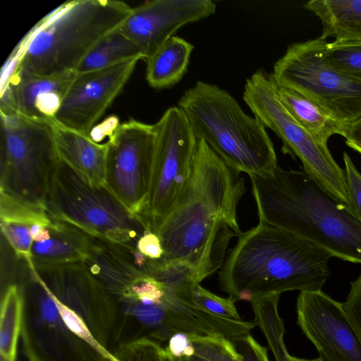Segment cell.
<instances>
[{
    "label": "cell",
    "mask_w": 361,
    "mask_h": 361,
    "mask_svg": "<svg viewBox=\"0 0 361 361\" xmlns=\"http://www.w3.org/2000/svg\"><path fill=\"white\" fill-rule=\"evenodd\" d=\"M233 343L240 355V361H269L267 349L250 334Z\"/></svg>",
    "instance_id": "34"
},
{
    "label": "cell",
    "mask_w": 361,
    "mask_h": 361,
    "mask_svg": "<svg viewBox=\"0 0 361 361\" xmlns=\"http://www.w3.org/2000/svg\"><path fill=\"white\" fill-rule=\"evenodd\" d=\"M288 360L289 361H322L320 358H317L314 360H307V359H302V358H298L296 357H293L290 355H288Z\"/></svg>",
    "instance_id": "38"
},
{
    "label": "cell",
    "mask_w": 361,
    "mask_h": 361,
    "mask_svg": "<svg viewBox=\"0 0 361 361\" xmlns=\"http://www.w3.org/2000/svg\"><path fill=\"white\" fill-rule=\"evenodd\" d=\"M297 324L322 361H361V341L339 302L319 291H301Z\"/></svg>",
    "instance_id": "14"
},
{
    "label": "cell",
    "mask_w": 361,
    "mask_h": 361,
    "mask_svg": "<svg viewBox=\"0 0 361 361\" xmlns=\"http://www.w3.org/2000/svg\"><path fill=\"white\" fill-rule=\"evenodd\" d=\"M114 356L119 361H169L161 344L148 338H142L116 349Z\"/></svg>",
    "instance_id": "30"
},
{
    "label": "cell",
    "mask_w": 361,
    "mask_h": 361,
    "mask_svg": "<svg viewBox=\"0 0 361 361\" xmlns=\"http://www.w3.org/2000/svg\"><path fill=\"white\" fill-rule=\"evenodd\" d=\"M18 285L23 300L20 338L27 361H114L32 270Z\"/></svg>",
    "instance_id": "6"
},
{
    "label": "cell",
    "mask_w": 361,
    "mask_h": 361,
    "mask_svg": "<svg viewBox=\"0 0 361 361\" xmlns=\"http://www.w3.org/2000/svg\"><path fill=\"white\" fill-rule=\"evenodd\" d=\"M147 259L137 247L88 233L82 262L118 300L136 282L148 276L145 272Z\"/></svg>",
    "instance_id": "18"
},
{
    "label": "cell",
    "mask_w": 361,
    "mask_h": 361,
    "mask_svg": "<svg viewBox=\"0 0 361 361\" xmlns=\"http://www.w3.org/2000/svg\"><path fill=\"white\" fill-rule=\"evenodd\" d=\"M276 85L277 94L287 111L317 140L327 144L332 135H343L346 122L338 119L298 92L283 86Z\"/></svg>",
    "instance_id": "22"
},
{
    "label": "cell",
    "mask_w": 361,
    "mask_h": 361,
    "mask_svg": "<svg viewBox=\"0 0 361 361\" xmlns=\"http://www.w3.org/2000/svg\"><path fill=\"white\" fill-rule=\"evenodd\" d=\"M243 99L254 116L283 142V150L302 161L303 170L350 212L344 169L333 158L327 144L308 133L281 102L271 73L259 68L247 79Z\"/></svg>",
    "instance_id": "8"
},
{
    "label": "cell",
    "mask_w": 361,
    "mask_h": 361,
    "mask_svg": "<svg viewBox=\"0 0 361 361\" xmlns=\"http://www.w3.org/2000/svg\"><path fill=\"white\" fill-rule=\"evenodd\" d=\"M131 11L128 4L116 0H73L59 5L26 42L16 45L19 60L13 71L41 75L75 73L90 49L120 27Z\"/></svg>",
    "instance_id": "4"
},
{
    "label": "cell",
    "mask_w": 361,
    "mask_h": 361,
    "mask_svg": "<svg viewBox=\"0 0 361 361\" xmlns=\"http://www.w3.org/2000/svg\"><path fill=\"white\" fill-rule=\"evenodd\" d=\"M1 231L16 255L23 259L29 269L33 267L31 250L33 240L30 226L11 221H1Z\"/></svg>",
    "instance_id": "31"
},
{
    "label": "cell",
    "mask_w": 361,
    "mask_h": 361,
    "mask_svg": "<svg viewBox=\"0 0 361 361\" xmlns=\"http://www.w3.org/2000/svg\"><path fill=\"white\" fill-rule=\"evenodd\" d=\"M75 75H41L14 70L1 83L0 114L54 123Z\"/></svg>",
    "instance_id": "17"
},
{
    "label": "cell",
    "mask_w": 361,
    "mask_h": 361,
    "mask_svg": "<svg viewBox=\"0 0 361 361\" xmlns=\"http://www.w3.org/2000/svg\"><path fill=\"white\" fill-rule=\"evenodd\" d=\"M45 208L54 219L93 235L137 247L147 231L105 185H97L59 159L51 175Z\"/></svg>",
    "instance_id": "7"
},
{
    "label": "cell",
    "mask_w": 361,
    "mask_h": 361,
    "mask_svg": "<svg viewBox=\"0 0 361 361\" xmlns=\"http://www.w3.org/2000/svg\"><path fill=\"white\" fill-rule=\"evenodd\" d=\"M1 116L0 191L45 207L59 161L53 123L18 114Z\"/></svg>",
    "instance_id": "9"
},
{
    "label": "cell",
    "mask_w": 361,
    "mask_h": 361,
    "mask_svg": "<svg viewBox=\"0 0 361 361\" xmlns=\"http://www.w3.org/2000/svg\"><path fill=\"white\" fill-rule=\"evenodd\" d=\"M140 59H144L141 50L118 27L104 37L90 49L75 73L102 70Z\"/></svg>",
    "instance_id": "24"
},
{
    "label": "cell",
    "mask_w": 361,
    "mask_h": 361,
    "mask_svg": "<svg viewBox=\"0 0 361 361\" xmlns=\"http://www.w3.org/2000/svg\"><path fill=\"white\" fill-rule=\"evenodd\" d=\"M343 137L349 147L361 154V117L347 123Z\"/></svg>",
    "instance_id": "37"
},
{
    "label": "cell",
    "mask_w": 361,
    "mask_h": 361,
    "mask_svg": "<svg viewBox=\"0 0 361 361\" xmlns=\"http://www.w3.org/2000/svg\"><path fill=\"white\" fill-rule=\"evenodd\" d=\"M324 56L336 69L361 82V41L334 40L327 42Z\"/></svg>",
    "instance_id": "28"
},
{
    "label": "cell",
    "mask_w": 361,
    "mask_h": 361,
    "mask_svg": "<svg viewBox=\"0 0 361 361\" xmlns=\"http://www.w3.org/2000/svg\"><path fill=\"white\" fill-rule=\"evenodd\" d=\"M54 297L77 314L97 343L113 354L118 320L116 299L82 261L29 269Z\"/></svg>",
    "instance_id": "13"
},
{
    "label": "cell",
    "mask_w": 361,
    "mask_h": 361,
    "mask_svg": "<svg viewBox=\"0 0 361 361\" xmlns=\"http://www.w3.org/2000/svg\"><path fill=\"white\" fill-rule=\"evenodd\" d=\"M154 126L152 172L142 221L147 231L157 233L189 179L197 139L178 106L166 109Z\"/></svg>",
    "instance_id": "11"
},
{
    "label": "cell",
    "mask_w": 361,
    "mask_h": 361,
    "mask_svg": "<svg viewBox=\"0 0 361 361\" xmlns=\"http://www.w3.org/2000/svg\"><path fill=\"white\" fill-rule=\"evenodd\" d=\"M194 336L184 333L173 334L164 347L166 353L174 357L191 355L195 352Z\"/></svg>",
    "instance_id": "35"
},
{
    "label": "cell",
    "mask_w": 361,
    "mask_h": 361,
    "mask_svg": "<svg viewBox=\"0 0 361 361\" xmlns=\"http://www.w3.org/2000/svg\"><path fill=\"white\" fill-rule=\"evenodd\" d=\"M288 355L286 357H281L276 359V361H289L288 360Z\"/></svg>",
    "instance_id": "39"
},
{
    "label": "cell",
    "mask_w": 361,
    "mask_h": 361,
    "mask_svg": "<svg viewBox=\"0 0 361 361\" xmlns=\"http://www.w3.org/2000/svg\"><path fill=\"white\" fill-rule=\"evenodd\" d=\"M344 312L361 341V274L350 282L345 300L342 302Z\"/></svg>",
    "instance_id": "33"
},
{
    "label": "cell",
    "mask_w": 361,
    "mask_h": 361,
    "mask_svg": "<svg viewBox=\"0 0 361 361\" xmlns=\"http://www.w3.org/2000/svg\"><path fill=\"white\" fill-rule=\"evenodd\" d=\"M108 136L105 186L142 221L152 178L154 126L130 119L118 123Z\"/></svg>",
    "instance_id": "12"
},
{
    "label": "cell",
    "mask_w": 361,
    "mask_h": 361,
    "mask_svg": "<svg viewBox=\"0 0 361 361\" xmlns=\"http://www.w3.org/2000/svg\"><path fill=\"white\" fill-rule=\"evenodd\" d=\"M304 7L320 20L323 38L361 41V0H310Z\"/></svg>",
    "instance_id": "21"
},
{
    "label": "cell",
    "mask_w": 361,
    "mask_h": 361,
    "mask_svg": "<svg viewBox=\"0 0 361 361\" xmlns=\"http://www.w3.org/2000/svg\"><path fill=\"white\" fill-rule=\"evenodd\" d=\"M343 158L348 192L351 200L350 213L361 221V174L346 152H343Z\"/></svg>",
    "instance_id": "32"
},
{
    "label": "cell",
    "mask_w": 361,
    "mask_h": 361,
    "mask_svg": "<svg viewBox=\"0 0 361 361\" xmlns=\"http://www.w3.org/2000/svg\"><path fill=\"white\" fill-rule=\"evenodd\" d=\"M190 302L197 307L222 318L241 320L235 302L229 296L224 298L204 288L200 283L192 285L188 296Z\"/></svg>",
    "instance_id": "29"
},
{
    "label": "cell",
    "mask_w": 361,
    "mask_h": 361,
    "mask_svg": "<svg viewBox=\"0 0 361 361\" xmlns=\"http://www.w3.org/2000/svg\"><path fill=\"white\" fill-rule=\"evenodd\" d=\"M332 255L316 244L259 222L243 233L219 271L221 288L237 300L290 290L319 291Z\"/></svg>",
    "instance_id": "2"
},
{
    "label": "cell",
    "mask_w": 361,
    "mask_h": 361,
    "mask_svg": "<svg viewBox=\"0 0 361 361\" xmlns=\"http://www.w3.org/2000/svg\"><path fill=\"white\" fill-rule=\"evenodd\" d=\"M138 61L75 73L54 122L91 137V130L118 95Z\"/></svg>",
    "instance_id": "15"
},
{
    "label": "cell",
    "mask_w": 361,
    "mask_h": 361,
    "mask_svg": "<svg viewBox=\"0 0 361 361\" xmlns=\"http://www.w3.org/2000/svg\"><path fill=\"white\" fill-rule=\"evenodd\" d=\"M59 157L90 183L105 185L106 143L53 123Z\"/></svg>",
    "instance_id": "19"
},
{
    "label": "cell",
    "mask_w": 361,
    "mask_h": 361,
    "mask_svg": "<svg viewBox=\"0 0 361 361\" xmlns=\"http://www.w3.org/2000/svg\"><path fill=\"white\" fill-rule=\"evenodd\" d=\"M240 171L197 140L191 174L157 232L161 262L188 266L200 283L224 264L230 240L243 232L237 206L245 192Z\"/></svg>",
    "instance_id": "1"
},
{
    "label": "cell",
    "mask_w": 361,
    "mask_h": 361,
    "mask_svg": "<svg viewBox=\"0 0 361 361\" xmlns=\"http://www.w3.org/2000/svg\"><path fill=\"white\" fill-rule=\"evenodd\" d=\"M0 311V361H16L23 315L22 295L18 283L6 286L1 293Z\"/></svg>",
    "instance_id": "25"
},
{
    "label": "cell",
    "mask_w": 361,
    "mask_h": 361,
    "mask_svg": "<svg viewBox=\"0 0 361 361\" xmlns=\"http://www.w3.org/2000/svg\"><path fill=\"white\" fill-rule=\"evenodd\" d=\"M211 0H153L132 8L120 30L141 50L146 61L186 24L216 11Z\"/></svg>",
    "instance_id": "16"
},
{
    "label": "cell",
    "mask_w": 361,
    "mask_h": 361,
    "mask_svg": "<svg viewBox=\"0 0 361 361\" xmlns=\"http://www.w3.org/2000/svg\"><path fill=\"white\" fill-rule=\"evenodd\" d=\"M193 342V354L179 357L167 355L169 361H240V355L233 341L221 337L195 335Z\"/></svg>",
    "instance_id": "27"
},
{
    "label": "cell",
    "mask_w": 361,
    "mask_h": 361,
    "mask_svg": "<svg viewBox=\"0 0 361 361\" xmlns=\"http://www.w3.org/2000/svg\"><path fill=\"white\" fill-rule=\"evenodd\" d=\"M249 177L259 222L305 238L332 257L361 264V221L304 170L278 164Z\"/></svg>",
    "instance_id": "3"
},
{
    "label": "cell",
    "mask_w": 361,
    "mask_h": 361,
    "mask_svg": "<svg viewBox=\"0 0 361 361\" xmlns=\"http://www.w3.org/2000/svg\"><path fill=\"white\" fill-rule=\"evenodd\" d=\"M48 228L49 239L32 243V268L84 260L87 233L56 219Z\"/></svg>",
    "instance_id": "20"
},
{
    "label": "cell",
    "mask_w": 361,
    "mask_h": 361,
    "mask_svg": "<svg viewBox=\"0 0 361 361\" xmlns=\"http://www.w3.org/2000/svg\"><path fill=\"white\" fill-rule=\"evenodd\" d=\"M194 46L178 36L169 38L146 60V80L155 89L169 88L178 83L188 70Z\"/></svg>",
    "instance_id": "23"
},
{
    "label": "cell",
    "mask_w": 361,
    "mask_h": 361,
    "mask_svg": "<svg viewBox=\"0 0 361 361\" xmlns=\"http://www.w3.org/2000/svg\"><path fill=\"white\" fill-rule=\"evenodd\" d=\"M0 219L32 226L41 224L49 227L54 219L44 206L28 202L4 192H0Z\"/></svg>",
    "instance_id": "26"
},
{
    "label": "cell",
    "mask_w": 361,
    "mask_h": 361,
    "mask_svg": "<svg viewBox=\"0 0 361 361\" xmlns=\"http://www.w3.org/2000/svg\"><path fill=\"white\" fill-rule=\"evenodd\" d=\"M178 106L197 139L204 140L237 171L257 175L278 165L266 128L226 90L197 81L183 93Z\"/></svg>",
    "instance_id": "5"
},
{
    "label": "cell",
    "mask_w": 361,
    "mask_h": 361,
    "mask_svg": "<svg viewBox=\"0 0 361 361\" xmlns=\"http://www.w3.org/2000/svg\"><path fill=\"white\" fill-rule=\"evenodd\" d=\"M327 40L319 36L290 44L274 65L277 85L290 88L343 122L361 117V82L326 59Z\"/></svg>",
    "instance_id": "10"
},
{
    "label": "cell",
    "mask_w": 361,
    "mask_h": 361,
    "mask_svg": "<svg viewBox=\"0 0 361 361\" xmlns=\"http://www.w3.org/2000/svg\"><path fill=\"white\" fill-rule=\"evenodd\" d=\"M137 249L147 258L152 260L160 259L164 250L159 236L152 232L146 231L137 240Z\"/></svg>",
    "instance_id": "36"
}]
</instances>
